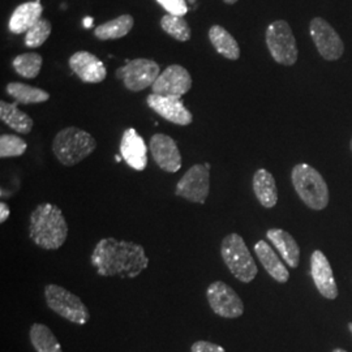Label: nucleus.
Listing matches in <instances>:
<instances>
[{"mask_svg":"<svg viewBox=\"0 0 352 352\" xmlns=\"http://www.w3.org/2000/svg\"><path fill=\"white\" fill-rule=\"evenodd\" d=\"M97 148L96 139L77 126L64 128L55 136L52 151L64 166H75L84 161Z\"/></svg>","mask_w":352,"mask_h":352,"instance_id":"20e7f679","label":"nucleus"},{"mask_svg":"<svg viewBox=\"0 0 352 352\" xmlns=\"http://www.w3.org/2000/svg\"><path fill=\"white\" fill-rule=\"evenodd\" d=\"M151 151L155 164L166 173H177L180 170L182 154L173 138L155 133L151 140Z\"/></svg>","mask_w":352,"mask_h":352,"instance_id":"4468645a","label":"nucleus"},{"mask_svg":"<svg viewBox=\"0 0 352 352\" xmlns=\"http://www.w3.org/2000/svg\"><path fill=\"white\" fill-rule=\"evenodd\" d=\"M17 102L8 103V102H0V119L4 124L12 128L17 133L28 135L33 129V119L28 115L19 110Z\"/></svg>","mask_w":352,"mask_h":352,"instance_id":"4be33fe9","label":"nucleus"},{"mask_svg":"<svg viewBox=\"0 0 352 352\" xmlns=\"http://www.w3.org/2000/svg\"><path fill=\"white\" fill-rule=\"evenodd\" d=\"M43 7L39 0L28 1L21 6H19L10 19V30L14 34H23L26 33L30 28L37 24L42 19Z\"/></svg>","mask_w":352,"mask_h":352,"instance_id":"6ab92c4d","label":"nucleus"},{"mask_svg":"<svg viewBox=\"0 0 352 352\" xmlns=\"http://www.w3.org/2000/svg\"><path fill=\"white\" fill-rule=\"evenodd\" d=\"M68 63L72 72L88 84L102 82L107 76L103 62L89 51H77L69 58Z\"/></svg>","mask_w":352,"mask_h":352,"instance_id":"dca6fc26","label":"nucleus"},{"mask_svg":"<svg viewBox=\"0 0 352 352\" xmlns=\"http://www.w3.org/2000/svg\"><path fill=\"white\" fill-rule=\"evenodd\" d=\"M189 3H190V4H195V3H196V1H197V0H188Z\"/></svg>","mask_w":352,"mask_h":352,"instance_id":"e433bc0d","label":"nucleus"},{"mask_svg":"<svg viewBox=\"0 0 352 352\" xmlns=\"http://www.w3.org/2000/svg\"><path fill=\"white\" fill-rule=\"evenodd\" d=\"M209 39L219 55L228 60H238L240 47L238 41L223 26L213 25L209 30Z\"/></svg>","mask_w":352,"mask_h":352,"instance_id":"5701e85b","label":"nucleus"},{"mask_svg":"<svg viewBox=\"0 0 352 352\" xmlns=\"http://www.w3.org/2000/svg\"><path fill=\"white\" fill-rule=\"evenodd\" d=\"M10 217V206L6 202L0 204V222H6L7 218Z\"/></svg>","mask_w":352,"mask_h":352,"instance_id":"473e14b6","label":"nucleus"},{"mask_svg":"<svg viewBox=\"0 0 352 352\" xmlns=\"http://www.w3.org/2000/svg\"><path fill=\"white\" fill-rule=\"evenodd\" d=\"M45 298L51 311L74 322L76 325H85L90 318L88 308L82 300L71 291L58 285H47Z\"/></svg>","mask_w":352,"mask_h":352,"instance_id":"0eeeda50","label":"nucleus"},{"mask_svg":"<svg viewBox=\"0 0 352 352\" xmlns=\"http://www.w3.org/2000/svg\"><path fill=\"white\" fill-rule=\"evenodd\" d=\"M28 144L16 135H1L0 138V157L12 158L20 157L26 151Z\"/></svg>","mask_w":352,"mask_h":352,"instance_id":"c756f323","label":"nucleus"},{"mask_svg":"<svg viewBox=\"0 0 352 352\" xmlns=\"http://www.w3.org/2000/svg\"><path fill=\"white\" fill-rule=\"evenodd\" d=\"M133 17L131 14H122L113 20H110L102 25L97 26L94 30L96 37L101 41L119 39L126 37L133 28Z\"/></svg>","mask_w":352,"mask_h":352,"instance_id":"b1692460","label":"nucleus"},{"mask_svg":"<svg viewBox=\"0 0 352 352\" xmlns=\"http://www.w3.org/2000/svg\"><path fill=\"white\" fill-rule=\"evenodd\" d=\"M120 153L122 158L126 161V164L136 170L144 171L148 166V148L145 141L140 136L136 129L128 128L123 133L120 141Z\"/></svg>","mask_w":352,"mask_h":352,"instance_id":"f3484780","label":"nucleus"},{"mask_svg":"<svg viewBox=\"0 0 352 352\" xmlns=\"http://www.w3.org/2000/svg\"><path fill=\"white\" fill-rule=\"evenodd\" d=\"M7 93L14 101L23 104H33L49 101L50 94L42 89L34 88L21 82H10L7 85Z\"/></svg>","mask_w":352,"mask_h":352,"instance_id":"a878e982","label":"nucleus"},{"mask_svg":"<svg viewBox=\"0 0 352 352\" xmlns=\"http://www.w3.org/2000/svg\"><path fill=\"white\" fill-rule=\"evenodd\" d=\"M350 149H351V151H352V138H351V141H350Z\"/></svg>","mask_w":352,"mask_h":352,"instance_id":"4c0bfd02","label":"nucleus"},{"mask_svg":"<svg viewBox=\"0 0 352 352\" xmlns=\"http://www.w3.org/2000/svg\"><path fill=\"white\" fill-rule=\"evenodd\" d=\"M124 67L116 69V77L124 82V87L131 91H141L153 87L161 75L160 65L151 59L126 60Z\"/></svg>","mask_w":352,"mask_h":352,"instance_id":"6e6552de","label":"nucleus"},{"mask_svg":"<svg viewBox=\"0 0 352 352\" xmlns=\"http://www.w3.org/2000/svg\"><path fill=\"white\" fill-rule=\"evenodd\" d=\"M90 263L102 277L135 278L148 267L149 258L140 244L106 238L97 243Z\"/></svg>","mask_w":352,"mask_h":352,"instance_id":"f257e3e1","label":"nucleus"},{"mask_svg":"<svg viewBox=\"0 0 352 352\" xmlns=\"http://www.w3.org/2000/svg\"><path fill=\"white\" fill-rule=\"evenodd\" d=\"M291 182L300 200L309 209L324 210L329 205L330 195L327 182L311 164L294 166L291 171Z\"/></svg>","mask_w":352,"mask_h":352,"instance_id":"7ed1b4c3","label":"nucleus"},{"mask_svg":"<svg viewBox=\"0 0 352 352\" xmlns=\"http://www.w3.org/2000/svg\"><path fill=\"white\" fill-rule=\"evenodd\" d=\"M331 352H347L346 350H343V349H334Z\"/></svg>","mask_w":352,"mask_h":352,"instance_id":"c9c22d12","label":"nucleus"},{"mask_svg":"<svg viewBox=\"0 0 352 352\" xmlns=\"http://www.w3.org/2000/svg\"><path fill=\"white\" fill-rule=\"evenodd\" d=\"M221 254L232 276L243 283H251L258 270L257 265L239 234H230L222 240Z\"/></svg>","mask_w":352,"mask_h":352,"instance_id":"39448f33","label":"nucleus"},{"mask_svg":"<svg viewBox=\"0 0 352 352\" xmlns=\"http://www.w3.org/2000/svg\"><path fill=\"white\" fill-rule=\"evenodd\" d=\"M253 192L260 204L266 208L272 209L277 205L278 189L276 179L265 168H260L253 175Z\"/></svg>","mask_w":352,"mask_h":352,"instance_id":"412c9836","label":"nucleus"},{"mask_svg":"<svg viewBox=\"0 0 352 352\" xmlns=\"http://www.w3.org/2000/svg\"><path fill=\"white\" fill-rule=\"evenodd\" d=\"M157 1L164 7L168 14L183 17L186 13L188 12L186 0H157Z\"/></svg>","mask_w":352,"mask_h":352,"instance_id":"7c9ffc66","label":"nucleus"},{"mask_svg":"<svg viewBox=\"0 0 352 352\" xmlns=\"http://www.w3.org/2000/svg\"><path fill=\"white\" fill-rule=\"evenodd\" d=\"M161 26L168 36L180 42H187L192 34L188 23L180 16L166 14L161 20Z\"/></svg>","mask_w":352,"mask_h":352,"instance_id":"cd10ccee","label":"nucleus"},{"mask_svg":"<svg viewBox=\"0 0 352 352\" xmlns=\"http://www.w3.org/2000/svg\"><path fill=\"white\" fill-rule=\"evenodd\" d=\"M91 25H93V19L87 17V19H85V21H84V26H85V28H89V26Z\"/></svg>","mask_w":352,"mask_h":352,"instance_id":"72a5a7b5","label":"nucleus"},{"mask_svg":"<svg viewBox=\"0 0 352 352\" xmlns=\"http://www.w3.org/2000/svg\"><path fill=\"white\" fill-rule=\"evenodd\" d=\"M266 238L277 248L280 257L289 267L296 269L300 263V248L298 241L285 230L270 228L266 232Z\"/></svg>","mask_w":352,"mask_h":352,"instance_id":"a211bd4d","label":"nucleus"},{"mask_svg":"<svg viewBox=\"0 0 352 352\" xmlns=\"http://www.w3.org/2000/svg\"><path fill=\"white\" fill-rule=\"evenodd\" d=\"M29 338L37 352H63L50 327L43 324H33L29 330Z\"/></svg>","mask_w":352,"mask_h":352,"instance_id":"393cba45","label":"nucleus"},{"mask_svg":"<svg viewBox=\"0 0 352 352\" xmlns=\"http://www.w3.org/2000/svg\"><path fill=\"white\" fill-rule=\"evenodd\" d=\"M190 352H226V350L212 342L208 340H197L190 346Z\"/></svg>","mask_w":352,"mask_h":352,"instance_id":"2f4dec72","label":"nucleus"},{"mask_svg":"<svg viewBox=\"0 0 352 352\" xmlns=\"http://www.w3.org/2000/svg\"><path fill=\"white\" fill-rule=\"evenodd\" d=\"M254 252L257 254V258L264 266L267 274L273 279H276L278 283H286L289 279V273L286 265L280 261L277 253L270 247V244L265 240H258L254 244Z\"/></svg>","mask_w":352,"mask_h":352,"instance_id":"aec40b11","label":"nucleus"},{"mask_svg":"<svg viewBox=\"0 0 352 352\" xmlns=\"http://www.w3.org/2000/svg\"><path fill=\"white\" fill-rule=\"evenodd\" d=\"M266 46L274 62L291 67L298 62L299 50L296 38L286 20H276L266 28Z\"/></svg>","mask_w":352,"mask_h":352,"instance_id":"423d86ee","label":"nucleus"},{"mask_svg":"<svg viewBox=\"0 0 352 352\" xmlns=\"http://www.w3.org/2000/svg\"><path fill=\"white\" fill-rule=\"evenodd\" d=\"M210 192V164H195L176 184L175 195L190 202L205 204Z\"/></svg>","mask_w":352,"mask_h":352,"instance_id":"9d476101","label":"nucleus"},{"mask_svg":"<svg viewBox=\"0 0 352 352\" xmlns=\"http://www.w3.org/2000/svg\"><path fill=\"white\" fill-rule=\"evenodd\" d=\"M42 56L37 52H26L13 59L14 71L25 78H36L42 67Z\"/></svg>","mask_w":352,"mask_h":352,"instance_id":"bb28decb","label":"nucleus"},{"mask_svg":"<svg viewBox=\"0 0 352 352\" xmlns=\"http://www.w3.org/2000/svg\"><path fill=\"white\" fill-rule=\"evenodd\" d=\"M309 36L316 49L327 62L340 60L344 52V43L338 32L322 17H314L309 23Z\"/></svg>","mask_w":352,"mask_h":352,"instance_id":"1a4fd4ad","label":"nucleus"},{"mask_svg":"<svg viewBox=\"0 0 352 352\" xmlns=\"http://www.w3.org/2000/svg\"><path fill=\"white\" fill-rule=\"evenodd\" d=\"M192 88V77L188 71L179 65L173 64L167 67L153 84L151 90L154 94L182 98Z\"/></svg>","mask_w":352,"mask_h":352,"instance_id":"f8f14e48","label":"nucleus"},{"mask_svg":"<svg viewBox=\"0 0 352 352\" xmlns=\"http://www.w3.org/2000/svg\"><path fill=\"white\" fill-rule=\"evenodd\" d=\"M206 299L215 315L223 318H238L244 314V302L236 291L225 282L217 280L206 289Z\"/></svg>","mask_w":352,"mask_h":352,"instance_id":"9b49d317","label":"nucleus"},{"mask_svg":"<svg viewBox=\"0 0 352 352\" xmlns=\"http://www.w3.org/2000/svg\"><path fill=\"white\" fill-rule=\"evenodd\" d=\"M29 236L43 250L60 248L68 236V226L62 210L52 204L38 205L30 214Z\"/></svg>","mask_w":352,"mask_h":352,"instance_id":"f03ea898","label":"nucleus"},{"mask_svg":"<svg viewBox=\"0 0 352 352\" xmlns=\"http://www.w3.org/2000/svg\"><path fill=\"white\" fill-rule=\"evenodd\" d=\"M146 101L151 110H154L170 123H174L177 126H188L193 120L192 113L184 106V102L182 101V98L166 97L151 93Z\"/></svg>","mask_w":352,"mask_h":352,"instance_id":"ddd939ff","label":"nucleus"},{"mask_svg":"<svg viewBox=\"0 0 352 352\" xmlns=\"http://www.w3.org/2000/svg\"><path fill=\"white\" fill-rule=\"evenodd\" d=\"M50 34V21L46 19H41L36 25L26 32L25 45L30 49H37L47 41Z\"/></svg>","mask_w":352,"mask_h":352,"instance_id":"c85d7f7f","label":"nucleus"},{"mask_svg":"<svg viewBox=\"0 0 352 352\" xmlns=\"http://www.w3.org/2000/svg\"><path fill=\"white\" fill-rule=\"evenodd\" d=\"M226 4H235V3H238L239 0H223Z\"/></svg>","mask_w":352,"mask_h":352,"instance_id":"f704fd0d","label":"nucleus"},{"mask_svg":"<svg viewBox=\"0 0 352 352\" xmlns=\"http://www.w3.org/2000/svg\"><path fill=\"white\" fill-rule=\"evenodd\" d=\"M311 276L315 282L316 289L329 300L338 296V287L334 278L331 265L324 252L315 251L311 256Z\"/></svg>","mask_w":352,"mask_h":352,"instance_id":"2eb2a0df","label":"nucleus"}]
</instances>
